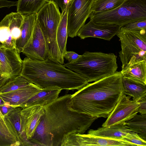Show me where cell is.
<instances>
[{
  "mask_svg": "<svg viewBox=\"0 0 146 146\" xmlns=\"http://www.w3.org/2000/svg\"><path fill=\"white\" fill-rule=\"evenodd\" d=\"M80 55L73 51H66L63 55L64 58L67 60L68 62H71L77 59Z\"/></svg>",
  "mask_w": 146,
  "mask_h": 146,
  "instance_id": "32",
  "label": "cell"
},
{
  "mask_svg": "<svg viewBox=\"0 0 146 146\" xmlns=\"http://www.w3.org/2000/svg\"><path fill=\"white\" fill-rule=\"evenodd\" d=\"M0 66H1V63H0Z\"/></svg>",
  "mask_w": 146,
  "mask_h": 146,
  "instance_id": "38",
  "label": "cell"
},
{
  "mask_svg": "<svg viewBox=\"0 0 146 146\" xmlns=\"http://www.w3.org/2000/svg\"><path fill=\"white\" fill-rule=\"evenodd\" d=\"M36 22L37 13L24 15L21 35L16 41L15 48L19 53L29 41Z\"/></svg>",
  "mask_w": 146,
  "mask_h": 146,
  "instance_id": "18",
  "label": "cell"
},
{
  "mask_svg": "<svg viewBox=\"0 0 146 146\" xmlns=\"http://www.w3.org/2000/svg\"><path fill=\"white\" fill-rule=\"evenodd\" d=\"M139 106L138 109V112L140 114H146V97L139 101Z\"/></svg>",
  "mask_w": 146,
  "mask_h": 146,
  "instance_id": "33",
  "label": "cell"
},
{
  "mask_svg": "<svg viewBox=\"0 0 146 146\" xmlns=\"http://www.w3.org/2000/svg\"><path fill=\"white\" fill-rule=\"evenodd\" d=\"M131 97L123 93L114 108L102 125L106 127L117 125L130 120L137 113L139 101L131 100Z\"/></svg>",
  "mask_w": 146,
  "mask_h": 146,
  "instance_id": "12",
  "label": "cell"
},
{
  "mask_svg": "<svg viewBox=\"0 0 146 146\" xmlns=\"http://www.w3.org/2000/svg\"><path fill=\"white\" fill-rule=\"evenodd\" d=\"M135 146L123 139L94 136L88 134L73 133L66 136L61 146Z\"/></svg>",
  "mask_w": 146,
  "mask_h": 146,
  "instance_id": "13",
  "label": "cell"
},
{
  "mask_svg": "<svg viewBox=\"0 0 146 146\" xmlns=\"http://www.w3.org/2000/svg\"><path fill=\"white\" fill-rule=\"evenodd\" d=\"M61 90L55 88L42 89L27 101L21 107L23 108L35 105L43 106L57 99Z\"/></svg>",
  "mask_w": 146,
  "mask_h": 146,
  "instance_id": "20",
  "label": "cell"
},
{
  "mask_svg": "<svg viewBox=\"0 0 146 146\" xmlns=\"http://www.w3.org/2000/svg\"><path fill=\"white\" fill-rule=\"evenodd\" d=\"M122 27L125 29L128 30H146V20L131 22L125 25Z\"/></svg>",
  "mask_w": 146,
  "mask_h": 146,
  "instance_id": "30",
  "label": "cell"
},
{
  "mask_svg": "<svg viewBox=\"0 0 146 146\" xmlns=\"http://www.w3.org/2000/svg\"><path fill=\"white\" fill-rule=\"evenodd\" d=\"M53 1L62 10L63 13L69 7L73 0H51Z\"/></svg>",
  "mask_w": 146,
  "mask_h": 146,
  "instance_id": "31",
  "label": "cell"
},
{
  "mask_svg": "<svg viewBox=\"0 0 146 146\" xmlns=\"http://www.w3.org/2000/svg\"><path fill=\"white\" fill-rule=\"evenodd\" d=\"M21 108V107L15 108L5 116L8 119L12 124L21 140V122L19 114Z\"/></svg>",
  "mask_w": 146,
  "mask_h": 146,
  "instance_id": "28",
  "label": "cell"
},
{
  "mask_svg": "<svg viewBox=\"0 0 146 146\" xmlns=\"http://www.w3.org/2000/svg\"><path fill=\"white\" fill-rule=\"evenodd\" d=\"M14 108L5 102L3 105L0 106V110L4 116L8 114Z\"/></svg>",
  "mask_w": 146,
  "mask_h": 146,
  "instance_id": "34",
  "label": "cell"
},
{
  "mask_svg": "<svg viewBox=\"0 0 146 146\" xmlns=\"http://www.w3.org/2000/svg\"><path fill=\"white\" fill-rule=\"evenodd\" d=\"M117 57L113 53L86 51L77 59L64 65L90 82L115 73L118 68Z\"/></svg>",
  "mask_w": 146,
  "mask_h": 146,
  "instance_id": "4",
  "label": "cell"
},
{
  "mask_svg": "<svg viewBox=\"0 0 146 146\" xmlns=\"http://www.w3.org/2000/svg\"><path fill=\"white\" fill-rule=\"evenodd\" d=\"M42 89L33 83L13 91L0 94L5 102L15 108L21 106Z\"/></svg>",
  "mask_w": 146,
  "mask_h": 146,
  "instance_id": "16",
  "label": "cell"
},
{
  "mask_svg": "<svg viewBox=\"0 0 146 146\" xmlns=\"http://www.w3.org/2000/svg\"><path fill=\"white\" fill-rule=\"evenodd\" d=\"M48 0H18L17 12L23 15L37 13Z\"/></svg>",
  "mask_w": 146,
  "mask_h": 146,
  "instance_id": "24",
  "label": "cell"
},
{
  "mask_svg": "<svg viewBox=\"0 0 146 146\" xmlns=\"http://www.w3.org/2000/svg\"><path fill=\"white\" fill-rule=\"evenodd\" d=\"M31 83L21 74L9 81L0 88V94L15 90Z\"/></svg>",
  "mask_w": 146,
  "mask_h": 146,
  "instance_id": "27",
  "label": "cell"
},
{
  "mask_svg": "<svg viewBox=\"0 0 146 146\" xmlns=\"http://www.w3.org/2000/svg\"><path fill=\"white\" fill-rule=\"evenodd\" d=\"M125 0H94L92 8L93 12L109 11L120 6Z\"/></svg>",
  "mask_w": 146,
  "mask_h": 146,
  "instance_id": "26",
  "label": "cell"
},
{
  "mask_svg": "<svg viewBox=\"0 0 146 146\" xmlns=\"http://www.w3.org/2000/svg\"><path fill=\"white\" fill-rule=\"evenodd\" d=\"M121 27L115 25L96 23L90 20L80 28L77 36L82 39L91 37L110 41L116 35Z\"/></svg>",
  "mask_w": 146,
  "mask_h": 146,
  "instance_id": "15",
  "label": "cell"
},
{
  "mask_svg": "<svg viewBox=\"0 0 146 146\" xmlns=\"http://www.w3.org/2000/svg\"><path fill=\"white\" fill-rule=\"evenodd\" d=\"M22 62L20 74L42 89L78 90L89 83L79 74L48 58L44 60L36 61L27 57Z\"/></svg>",
  "mask_w": 146,
  "mask_h": 146,
  "instance_id": "3",
  "label": "cell"
},
{
  "mask_svg": "<svg viewBox=\"0 0 146 146\" xmlns=\"http://www.w3.org/2000/svg\"><path fill=\"white\" fill-rule=\"evenodd\" d=\"M121 72L123 77L146 84V61L133 64Z\"/></svg>",
  "mask_w": 146,
  "mask_h": 146,
  "instance_id": "22",
  "label": "cell"
},
{
  "mask_svg": "<svg viewBox=\"0 0 146 146\" xmlns=\"http://www.w3.org/2000/svg\"><path fill=\"white\" fill-rule=\"evenodd\" d=\"M61 17L58 7L51 0H48L37 13V21L46 42L48 58L63 64L64 58L56 41L57 29Z\"/></svg>",
  "mask_w": 146,
  "mask_h": 146,
  "instance_id": "6",
  "label": "cell"
},
{
  "mask_svg": "<svg viewBox=\"0 0 146 146\" xmlns=\"http://www.w3.org/2000/svg\"><path fill=\"white\" fill-rule=\"evenodd\" d=\"M5 103L0 98V106L3 105Z\"/></svg>",
  "mask_w": 146,
  "mask_h": 146,
  "instance_id": "36",
  "label": "cell"
},
{
  "mask_svg": "<svg viewBox=\"0 0 146 146\" xmlns=\"http://www.w3.org/2000/svg\"><path fill=\"white\" fill-rule=\"evenodd\" d=\"M125 123L131 131L137 133L146 141V114H136Z\"/></svg>",
  "mask_w": 146,
  "mask_h": 146,
  "instance_id": "25",
  "label": "cell"
},
{
  "mask_svg": "<svg viewBox=\"0 0 146 146\" xmlns=\"http://www.w3.org/2000/svg\"><path fill=\"white\" fill-rule=\"evenodd\" d=\"M89 17L95 23L115 25L121 27L131 22L146 20V0H125L113 10L92 12Z\"/></svg>",
  "mask_w": 146,
  "mask_h": 146,
  "instance_id": "5",
  "label": "cell"
},
{
  "mask_svg": "<svg viewBox=\"0 0 146 146\" xmlns=\"http://www.w3.org/2000/svg\"><path fill=\"white\" fill-rule=\"evenodd\" d=\"M17 2L12 1L6 0H0V8L7 7L17 5Z\"/></svg>",
  "mask_w": 146,
  "mask_h": 146,
  "instance_id": "35",
  "label": "cell"
},
{
  "mask_svg": "<svg viewBox=\"0 0 146 146\" xmlns=\"http://www.w3.org/2000/svg\"><path fill=\"white\" fill-rule=\"evenodd\" d=\"M24 15L11 12L0 22V43L5 48L16 49L17 40L20 37Z\"/></svg>",
  "mask_w": 146,
  "mask_h": 146,
  "instance_id": "10",
  "label": "cell"
},
{
  "mask_svg": "<svg viewBox=\"0 0 146 146\" xmlns=\"http://www.w3.org/2000/svg\"><path fill=\"white\" fill-rule=\"evenodd\" d=\"M20 145L22 142L13 126L8 119L0 117V144Z\"/></svg>",
  "mask_w": 146,
  "mask_h": 146,
  "instance_id": "19",
  "label": "cell"
},
{
  "mask_svg": "<svg viewBox=\"0 0 146 146\" xmlns=\"http://www.w3.org/2000/svg\"><path fill=\"white\" fill-rule=\"evenodd\" d=\"M123 93L132 97L133 100L139 101L146 97V84L122 76Z\"/></svg>",
  "mask_w": 146,
  "mask_h": 146,
  "instance_id": "21",
  "label": "cell"
},
{
  "mask_svg": "<svg viewBox=\"0 0 146 146\" xmlns=\"http://www.w3.org/2000/svg\"><path fill=\"white\" fill-rule=\"evenodd\" d=\"M68 7L62 13L61 17L57 29L56 41L62 57L66 51V45L68 36L67 24V13Z\"/></svg>",
  "mask_w": 146,
  "mask_h": 146,
  "instance_id": "23",
  "label": "cell"
},
{
  "mask_svg": "<svg viewBox=\"0 0 146 146\" xmlns=\"http://www.w3.org/2000/svg\"><path fill=\"white\" fill-rule=\"evenodd\" d=\"M120 72L88 83L71 94L68 106L72 110L97 118H107L124 92Z\"/></svg>",
  "mask_w": 146,
  "mask_h": 146,
  "instance_id": "2",
  "label": "cell"
},
{
  "mask_svg": "<svg viewBox=\"0 0 146 146\" xmlns=\"http://www.w3.org/2000/svg\"><path fill=\"white\" fill-rule=\"evenodd\" d=\"M66 94L43 106L44 114L29 140L30 146H61L65 137L84 134L98 118L71 110Z\"/></svg>",
  "mask_w": 146,
  "mask_h": 146,
  "instance_id": "1",
  "label": "cell"
},
{
  "mask_svg": "<svg viewBox=\"0 0 146 146\" xmlns=\"http://www.w3.org/2000/svg\"><path fill=\"white\" fill-rule=\"evenodd\" d=\"M0 88L21 74L23 60L16 49H7L0 43Z\"/></svg>",
  "mask_w": 146,
  "mask_h": 146,
  "instance_id": "9",
  "label": "cell"
},
{
  "mask_svg": "<svg viewBox=\"0 0 146 146\" xmlns=\"http://www.w3.org/2000/svg\"><path fill=\"white\" fill-rule=\"evenodd\" d=\"M5 117V116H4L2 113H1V111L0 110V117H1L2 118H4Z\"/></svg>",
  "mask_w": 146,
  "mask_h": 146,
  "instance_id": "37",
  "label": "cell"
},
{
  "mask_svg": "<svg viewBox=\"0 0 146 146\" xmlns=\"http://www.w3.org/2000/svg\"><path fill=\"white\" fill-rule=\"evenodd\" d=\"M22 52L34 61H43L48 58L46 41L37 21L31 37Z\"/></svg>",
  "mask_w": 146,
  "mask_h": 146,
  "instance_id": "14",
  "label": "cell"
},
{
  "mask_svg": "<svg viewBox=\"0 0 146 146\" xmlns=\"http://www.w3.org/2000/svg\"><path fill=\"white\" fill-rule=\"evenodd\" d=\"M123 139L131 143L135 146L146 145V141L141 137L137 133L132 131L128 133Z\"/></svg>",
  "mask_w": 146,
  "mask_h": 146,
  "instance_id": "29",
  "label": "cell"
},
{
  "mask_svg": "<svg viewBox=\"0 0 146 146\" xmlns=\"http://www.w3.org/2000/svg\"><path fill=\"white\" fill-rule=\"evenodd\" d=\"M44 113L43 106H42L21 108L19 114L21 122V139L23 145H30L29 141L33 136Z\"/></svg>",
  "mask_w": 146,
  "mask_h": 146,
  "instance_id": "11",
  "label": "cell"
},
{
  "mask_svg": "<svg viewBox=\"0 0 146 146\" xmlns=\"http://www.w3.org/2000/svg\"><path fill=\"white\" fill-rule=\"evenodd\" d=\"M94 0H73L68 7L67 13L68 36H77L78 31L92 13Z\"/></svg>",
  "mask_w": 146,
  "mask_h": 146,
  "instance_id": "8",
  "label": "cell"
},
{
  "mask_svg": "<svg viewBox=\"0 0 146 146\" xmlns=\"http://www.w3.org/2000/svg\"><path fill=\"white\" fill-rule=\"evenodd\" d=\"M131 131L125 122L108 127H102L96 130L90 129L88 131L87 134L94 136L123 139Z\"/></svg>",
  "mask_w": 146,
  "mask_h": 146,
  "instance_id": "17",
  "label": "cell"
},
{
  "mask_svg": "<svg viewBox=\"0 0 146 146\" xmlns=\"http://www.w3.org/2000/svg\"><path fill=\"white\" fill-rule=\"evenodd\" d=\"M116 35L121 43L119 56L121 71L133 64L146 61V30H128L121 27Z\"/></svg>",
  "mask_w": 146,
  "mask_h": 146,
  "instance_id": "7",
  "label": "cell"
}]
</instances>
